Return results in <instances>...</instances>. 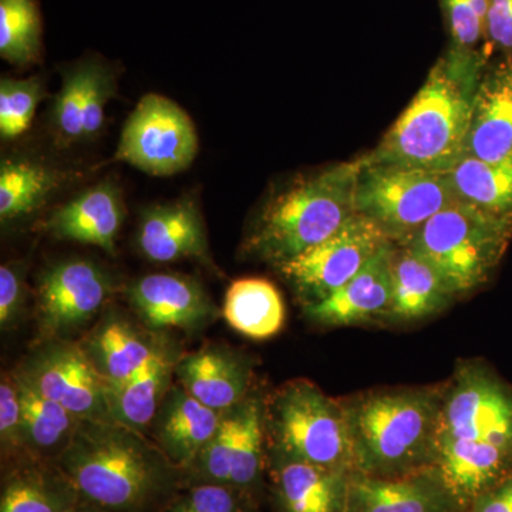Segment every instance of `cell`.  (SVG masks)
Masks as SVG:
<instances>
[{
  "instance_id": "cell-1",
  "label": "cell",
  "mask_w": 512,
  "mask_h": 512,
  "mask_svg": "<svg viewBox=\"0 0 512 512\" xmlns=\"http://www.w3.org/2000/svg\"><path fill=\"white\" fill-rule=\"evenodd\" d=\"M56 464L84 500L113 512H161L185 487L184 470L117 421H80Z\"/></svg>"
},
{
  "instance_id": "cell-2",
  "label": "cell",
  "mask_w": 512,
  "mask_h": 512,
  "mask_svg": "<svg viewBox=\"0 0 512 512\" xmlns=\"http://www.w3.org/2000/svg\"><path fill=\"white\" fill-rule=\"evenodd\" d=\"M446 383L369 390L340 399L353 473L396 478L436 464Z\"/></svg>"
},
{
  "instance_id": "cell-3",
  "label": "cell",
  "mask_w": 512,
  "mask_h": 512,
  "mask_svg": "<svg viewBox=\"0 0 512 512\" xmlns=\"http://www.w3.org/2000/svg\"><path fill=\"white\" fill-rule=\"evenodd\" d=\"M483 62L474 52L453 50L370 154L375 163L447 174L466 156L474 97Z\"/></svg>"
},
{
  "instance_id": "cell-4",
  "label": "cell",
  "mask_w": 512,
  "mask_h": 512,
  "mask_svg": "<svg viewBox=\"0 0 512 512\" xmlns=\"http://www.w3.org/2000/svg\"><path fill=\"white\" fill-rule=\"evenodd\" d=\"M362 158L303 177L266 201L242 252L278 268L332 237L356 215Z\"/></svg>"
},
{
  "instance_id": "cell-5",
  "label": "cell",
  "mask_w": 512,
  "mask_h": 512,
  "mask_svg": "<svg viewBox=\"0 0 512 512\" xmlns=\"http://www.w3.org/2000/svg\"><path fill=\"white\" fill-rule=\"evenodd\" d=\"M264 426L268 461H296L353 473L342 403L311 380H289L265 396Z\"/></svg>"
},
{
  "instance_id": "cell-6",
  "label": "cell",
  "mask_w": 512,
  "mask_h": 512,
  "mask_svg": "<svg viewBox=\"0 0 512 512\" xmlns=\"http://www.w3.org/2000/svg\"><path fill=\"white\" fill-rule=\"evenodd\" d=\"M512 239L511 218L457 201L404 242L461 298L488 284Z\"/></svg>"
},
{
  "instance_id": "cell-7",
  "label": "cell",
  "mask_w": 512,
  "mask_h": 512,
  "mask_svg": "<svg viewBox=\"0 0 512 512\" xmlns=\"http://www.w3.org/2000/svg\"><path fill=\"white\" fill-rule=\"evenodd\" d=\"M457 201L447 174L362 158L356 212L394 244L409 241L434 215Z\"/></svg>"
},
{
  "instance_id": "cell-8",
  "label": "cell",
  "mask_w": 512,
  "mask_h": 512,
  "mask_svg": "<svg viewBox=\"0 0 512 512\" xmlns=\"http://www.w3.org/2000/svg\"><path fill=\"white\" fill-rule=\"evenodd\" d=\"M197 153L198 136L191 117L173 100L147 94L124 123L113 160L168 177L187 170Z\"/></svg>"
},
{
  "instance_id": "cell-9",
  "label": "cell",
  "mask_w": 512,
  "mask_h": 512,
  "mask_svg": "<svg viewBox=\"0 0 512 512\" xmlns=\"http://www.w3.org/2000/svg\"><path fill=\"white\" fill-rule=\"evenodd\" d=\"M440 436L512 448V387L478 360L458 363L446 382Z\"/></svg>"
},
{
  "instance_id": "cell-10",
  "label": "cell",
  "mask_w": 512,
  "mask_h": 512,
  "mask_svg": "<svg viewBox=\"0 0 512 512\" xmlns=\"http://www.w3.org/2000/svg\"><path fill=\"white\" fill-rule=\"evenodd\" d=\"M387 242L372 221L356 214L332 237L275 269L305 308L348 284Z\"/></svg>"
},
{
  "instance_id": "cell-11",
  "label": "cell",
  "mask_w": 512,
  "mask_h": 512,
  "mask_svg": "<svg viewBox=\"0 0 512 512\" xmlns=\"http://www.w3.org/2000/svg\"><path fill=\"white\" fill-rule=\"evenodd\" d=\"M37 393L62 404L80 420L113 421L107 383L80 342L45 339L15 370Z\"/></svg>"
},
{
  "instance_id": "cell-12",
  "label": "cell",
  "mask_w": 512,
  "mask_h": 512,
  "mask_svg": "<svg viewBox=\"0 0 512 512\" xmlns=\"http://www.w3.org/2000/svg\"><path fill=\"white\" fill-rule=\"evenodd\" d=\"M114 293L111 276L89 259L50 265L36 284V319L45 339H72L92 323Z\"/></svg>"
},
{
  "instance_id": "cell-13",
  "label": "cell",
  "mask_w": 512,
  "mask_h": 512,
  "mask_svg": "<svg viewBox=\"0 0 512 512\" xmlns=\"http://www.w3.org/2000/svg\"><path fill=\"white\" fill-rule=\"evenodd\" d=\"M174 376L192 397L217 412L238 406L256 390L251 357L220 343L178 356Z\"/></svg>"
},
{
  "instance_id": "cell-14",
  "label": "cell",
  "mask_w": 512,
  "mask_h": 512,
  "mask_svg": "<svg viewBox=\"0 0 512 512\" xmlns=\"http://www.w3.org/2000/svg\"><path fill=\"white\" fill-rule=\"evenodd\" d=\"M393 245L392 241L384 244L348 284L328 298L305 306L306 319L322 328L387 322L393 298Z\"/></svg>"
},
{
  "instance_id": "cell-15",
  "label": "cell",
  "mask_w": 512,
  "mask_h": 512,
  "mask_svg": "<svg viewBox=\"0 0 512 512\" xmlns=\"http://www.w3.org/2000/svg\"><path fill=\"white\" fill-rule=\"evenodd\" d=\"M127 299L134 313L151 330H197L217 318V306L200 282L190 276H143L130 285Z\"/></svg>"
},
{
  "instance_id": "cell-16",
  "label": "cell",
  "mask_w": 512,
  "mask_h": 512,
  "mask_svg": "<svg viewBox=\"0 0 512 512\" xmlns=\"http://www.w3.org/2000/svg\"><path fill=\"white\" fill-rule=\"evenodd\" d=\"M346 512H467L436 466L396 478L352 473Z\"/></svg>"
},
{
  "instance_id": "cell-17",
  "label": "cell",
  "mask_w": 512,
  "mask_h": 512,
  "mask_svg": "<svg viewBox=\"0 0 512 512\" xmlns=\"http://www.w3.org/2000/svg\"><path fill=\"white\" fill-rule=\"evenodd\" d=\"M137 244L141 254L157 264L183 259L211 264L204 220L190 200L154 205L141 212Z\"/></svg>"
},
{
  "instance_id": "cell-18",
  "label": "cell",
  "mask_w": 512,
  "mask_h": 512,
  "mask_svg": "<svg viewBox=\"0 0 512 512\" xmlns=\"http://www.w3.org/2000/svg\"><path fill=\"white\" fill-rule=\"evenodd\" d=\"M217 412L192 397L180 383L171 384L154 417L148 437L175 466L187 470L220 427Z\"/></svg>"
},
{
  "instance_id": "cell-19",
  "label": "cell",
  "mask_w": 512,
  "mask_h": 512,
  "mask_svg": "<svg viewBox=\"0 0 512 512\" xmlns=\"http://www.w3.org/2000/svg\"><path fill=\"white\" fill-rule=\"evenodd\" d=\"M437 470L463 507L512 476V448L440 436Z\"/></svg>"
},
{
  "instance_id": "cell-20",
  "label": "cell",
  "mask_w": 512,
  "mask_h": 512,
  "mask_svg": "<svg viewBox=\"0 0 512 512\" xmlns=\"http://www.w3.org/2000/svg\"><path fill=\"white\" fill-rule=\"evenodd\" d=\"M124 215L119 187L106 180L53 212L46 228L53 237L62 241L94 245L107 254H114Z\"/></svg>"
},
{
  "instance_id": "cell-21",
  "label": "cell",
  "mask_w": 512,
  "mask_h": 512,
  "mask_svg": "<svg viewBox=\"0 0 512 512\" xmlns=\"http://www.w3.org/2000/svg\"><path fill=\"white\" fill-rule=\"evenodd\" d=\"M276 512H346L352 471L268 461Z\"/></svg>"
},
{
  "instance_id": "cell-22",
  "label": "cell",
  "mask_w": 512,
  "mask_h": 512,
  "mask_svg": "<svg viewBox=\"0 0 512 512\" xmlns=\"http://www.w3.org/2000/svg\"><path fill=\"white\" fill-rule=\"evenodd\" d=\"M80 345L107 386L127 382L163 348L116 311L104 312Z\"/></svg>"
},
{
  "instance_id": "cell-23",
  "label": "cell",
  "mask_w": 512,
  "mask_h": 512,
  "mask_svg": "<svg viewBox=\"0 0 512 512\" xmlns=\"http://www.w3.org/2000/svg\"><path fill=\"white\" fill-rule=\"evenodd\" d=\"M466 156L483 161L512 157V60L481 76L468 131Z\"/></svg>"
},
{
  "instance_id": "cell-24",
  "label": "cell",
  "mask_w": 512,
  "mask_h": 512,
  "mask_svg": "<svg viewBox=\"0 0 512 512\" xmlns=\"http://www.w3.org/2000/svg\"><path fill=\"white\" fill-rule=\"evenodd\" d=\"M80 498L55 461L25 456L3 464L0 512H66Z\"/></svg>"
},
{
  "instance_id": "cell-25",
  "label": "cell",
  "mask_w": 512,
  "mask_h": 512,
  "mask_svg": "<svg viewBox=\"0 0 512 512\" xmlns=\"http://www.w3.org/2000/svg\"><path fill=\"white\" fill-rule=\"evenodd\" d=\"M392 281L393 298L387 322L393 325L433 318L457 299L433 266L406 245H393Z\"/></svg>"
},
{
  "instance_id": "cell-26",
  "label": "cell",
  "mask_w": 512,
  "mask_h": 512,
  "mask_svg": "<svg viewBox=\"0 0 512 512\" xmlns=\"http://www.w3.org/2000/svg\"><path fill=\"white\" fill-rule=\"evenodd\" d=\"M177 359L163 346L127 382L109 386L107 400L111 420L148 436L165 394L174 383Z\"/></svg>"
},
{
  "instance_id": "cell-27",
  "label": "cell",
  "mask_w": 512,
  "mask_h": 512,
  "mask_svg": "<svg viewBox=\"0 0 512 512\" xmlns=\"http://www.w3.org/2000/svg\"><path fill=\"white\" fill-rule=\"evenodd\" d=\"M264 409L265 396L258 389L235 406L237 426L229 483L258 505L265 494V473L268 468Z\"/></svg>"
},
{
  "instance_id": "cell-28",
  "label": "cell",
  "mask_w": 512,
  "mask_h": 512,
  "mask_svg": "<svg viewBox=\"0 0 512 512\" xmlns=\"http://www.w3.org/2000/svg\"><path fill=\"white\" fill-rule=\"evenodd\" d=\"M22 403V430L25 454L40 460L55 461L72 441L79 417L62 404L37 393L15 372Z\"/></svg>"
},
{
  "instance_id": "cell-29",
  "label": "cell",
  "mask_w": 512,
  "mask_h": 512,
  "mask_svg": "<svg viewBox=\"0 0 512 512\" xmlns=\"http://www.w3.org/2000/svg\"><path fill=\"white\" fill-rule=\"evenodd\" d=\"M224 318L235 332L249 339L274 338L285 325V303L276 286L262 278L232 282L225 295Z\"/></svg>"
},
{
  "instance_id": "cell-30",
  "label": "cell",
  "mask_w": 512,
  "mask_h": 512,
  "mask_svg": "<svg viewBox=\"0 0 512 512\" xmlns=\"http://www.w3.org/2000/svg\"><path fill=\"white\" fill-rule=\"evenodd\" d=\"M447 178L458 201L512 220V157L491 163L464 156Z\"/></svg>"
},
{
  "instance_id": "cell-31",
  "label": "cell",
  "mask_w": 512,
  "mask_h": 512,
  "mask_svg": "<svg viewBox=\"0 0 512 512\" xmlns=\"http://www.w3.org/2000/svg\"><path fill=\"white\" fill-rule=\"evenodd\" d=\"M64 183V175L26 160H3L0 165V220H19L39 210Z\"/></svg>"
},
{
  "instance_id": "cell-32",
  "label": "cell",
  "mask_w": 512,
  "mask_h": 512,
  "mask_svg": "<svg viewBox=\"0 0 512 512\" xmlns=\"http://www.w3.org/2000/svg\"><path fill=\"white\" fill-rule=\"evenodd\" d=\"M39 12L35 0H0V56L15 66L35 63L40 55Z\"/></svg>"
},
{
  "instance_id": "cell-33",
  "label": "cell",
  "mask_w": 512,
  "mask_h": 512,
  "mask_svg": "<svg viewBox=\"0 0 512 512\" xmlns=\"http://www.w3.org/2000/svg\"><path fill=\"white\" fill-rule=\"evenodd\" d=\"M235 407L224 412L220 427L205 444L191 466L184 471L185 487L195 484L231 483L232 451H234Z\"/></svg>"
},
{
  "instance_id": "cell-34",
  "label": "cell",
  "mask_w": 512,
  "mask_h": 512,
  "mask_svg": "<svg viewBox=\"0 0 512 512\" xmlns=\"http://www.w3.org/2000/svg\"><path fill=\"white\" fill-rule=\"evenodd\" d=\"M39 77L26 80L2 79L0 82V137L15 140L28 131L37 104L42 99Z\"/></svg>"
},
{
  "instance_id": "cell-35",
  "label": "cell",
  "mask_w": 512,
  "mask_h": 512,
  "mask_svg": "<svg viewBox=\"0 0 512 512\" xmlns=\"http://www.w3.org/2000/svg\"><path fill=\"white\" fill-rule=\"evenodd\" d=\"M258 508L231 485L195 484L184 487L161 512H258Z\"/></svg>"
},
{
  "instance_id": "cell-36",
  "label": "cell",
  "mask_w": 512,
  "mask_h": 512,
  "mask_svg": "<svg viewBox=\"0 0 512 512\" xmlns=\"http://www.w3.org/2000/svg\"><path fill=\"white\" fill-rule=\"evenodd\" d=\"M89 63L64 73L62 89L53 107V124L63 143L84 140L83 109L86 96Z\"/></svg>"
},
{
  "instance_id": "cell-37",
  "label": "cell",
  "mask_w": 512,
  "mask_h": 512,
  "mask_svg": "<svg viewBox=\"0 0 512 512\" xmlns=\"http://www.w3.org/2000/svg\"><path fill=\"white\" fill-rule=\"evenodd\" d=\"M0 444L3 464L25 457L22 430V403L15 372L3 373L0 380Z\"/></svg>"
},
{
  "instance_id": "cell-38",
  "label": "cell",
  "mask_w": 512,
  "mask_h": 512,
  "mask_svg": "<svg viewBox=\"0 0 512 512\" xmlns=\"http://www.w3.org/2000/svg\"><path fill=\"white\" fill-rule=\"evenodd\" d=\"M458 50L473 52L487 35L491 0H441Z\"/></svg>"
},
{
  "instance_id": "cell-39",
  "label": "cell",
  "mask_w": 512,
  "mask_h": 512,
  "mask_svg": "<svg viewBox=\"0 0 512 512\" xmlns=\"http://www.w3.org/2000/svg\"><path fill=\"white\" fill-rule=\"evenodd\" d=\"M113 90V79L109 72L100 64L89 63L83 109L84 140L100 133L104 121V107Z\"/></svg>"
},
{
  "instance_id": "cell-40",
  "label": "cell",
  "mask_w": 512,
  "mask_h": 512,
  "mask_svg": "<svg viewBox=\"0 0 512 512\" xmlns=\"http://www.w3.org/2000/svg\"><path fill=\"white\" fill-rule=\"evenodd\" d=\"M25 265L20 262L0 266V328L15 325L25 303Z\"/></svg>"
},
{
  "instance_id": "cell-41",
  "label": "cell",
  "mask_w": 512,
  "mask_h": 512,
  "mask_svg": "<svg viewBox=\"0 0 512 512\" xmlns=\"http://www.w3.org/2000/svg\"><path fill=\"white\" fill-rule=\"evenodd\" d=\"M487 36L512 60V0H491Z\"/></svg>"
},
{
  "instance_id": "cell-42",
  "label": "cell",
  "mask_w": 512,
  "mask_h": 512,
  "mask_svg": "<svg viewBox=\"0 0 512 512\" xmlns=\"http://www.w3.org/2000/svg\"><path fill=\"white\" fill-rule=\"evenodd\" d=\"M467 512H512V476L477 497Z\"/></svg>"
},
{
  "instance_id": "cell-43",
  "label": "cell",
  "mask_w": 512,
  "mask_h": 512,
  "mask_svg": "<svg viewBox=\"0 0 512 512\" xmlns=\"http://www.w3.org/2000/svg\"><path fill=\"white\" fill-rule=\"evenodd\" d=\"M66 512H113L106 510V508L100 507V505L92 503V501L84 500V498H80L76 504L73 505L70 510Z\"/></svg>"
}]
</instances>
